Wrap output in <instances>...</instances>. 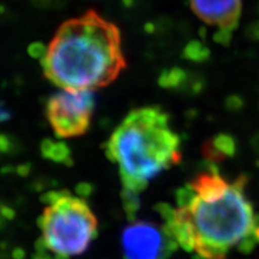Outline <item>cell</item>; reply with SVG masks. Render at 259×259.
Returning <instances> with one entry per match:
<instances>
[{"mask_svg": "<svg viewBox=\"0 0 259 259\" xmlns=\"http://www.w3.org/2000/svg\"><path fill=\"white\" fill-rule=\"evenodd\" d=\"M246 184L245 176L238 177L211 200L199 198L187 185L177 192L176 209L161 204L158 212L178 246L200 259H226L231 248L252 238L257 215L246 198Z\"/></svg>", "mask_w": 259, "mask_h": 259, "instance_id": "cell-1", "label": "cell"}, {"mask_svg": "<svg viewBox=\"0 0 259 259\" xmlns=\"http://www.w3.org/2000/svg\"><path fill=\"white\" fill-rule=\"evenodd\" d=\"M41 66L61 89L94 92L107 87L126 67L120 30L95 11L69 19L48 44Z\"/></svg>", "mask_w": 259, "mask_h": 259, "instance_id": "cell-2", "label": "cell"}, {"mask_svg": "<svg viewBox=\"0 0 259 259\" xmlns=\"http://www.w3.org/2000/svg\"><path fill=\"white\" fill-rule=\"evenodd\" d=\"M106 155L118 166L124 190L141 193L162 171L181 160L180 137L161 107L130 112L106 143Z\"/></svg>", "mask_w": 259, "mask_h": 259, "instance_id": "cell-3", "label": "cell"}, {"mask_svg": "<svg viewBox=\"0 0 259 259\" xmlns=\"http://www.w3.org/2000/svg\"><path fill=\"white\" fill-rule=\"evenodd\" d=\"M38 218L41 238L35 250L53 259H70L88 250L97 236V219L88 203L69 191H52Z\"/></svg>", "mask_w": 259, "mask_h": 259, "instance_id": "cell-4", "label": "cell"}, {"mask_svg": "<svg viewBox=\"0 0 259 259\" xmlns=\"http://www.w3.org/2000/svg\"><path fill=\"white\" fill-rule=\"evenodd\" d=\"M94 108L93 90L61 89L48 99L46 115L57 137L74 138L89 130Z\"/></svg>", "mask_w": 259, "mask_h": 259, "instance_id": "cell-5", "label": "cell"}, {"mask_svg": "<svg viewBox=\"0 0 259 259\" xmlns=\"http://www.w3.org/2000/svg\"><path fill=\"white\" fill-rule=\"evenodd\" d=\"M177 247L166 225L158 227L148 221H135L121 234L125 259H168Z\"/></svg>", "mask_w": 259, "mask_h": 259, "instance_id": "cell-6", "label": "cell"}, {"mask_svg": "<svg viewBox=\"0 0 259 259\" xmlns=\"http://www.w3.org/2000/svg\"><path fill=\"white\" fill-rule=\"evenodd\" d=\"M191 9L202 21L219 29L234 31L241 15V0H190Z\"/></svg>", "mask_w": 259, "mask_h": 259, "instance_id": "cell-7", "label": "cell"}, {"mask_svg": "<svg viewBox=\"0 0 259 259\" xmlns=\"http://www.w3.org/2000/svg\"><path fill=\"white\" fill-rule=\"evenodd\" d=\"M229 184L231 183L220 176L218 168L211 166L209 170L202 171L198 176L194 177L189 186L199 198L211 200L223 196L229 187Z\"/></svg>", "mask_w": 259, "mask_h": 259, "instance_id": "cell-8", "label": "cell"}, {"mask_svg": "<svg viewBox=\"0 0 259 259\" xmlns=\"http://www.w3.org/2000/svg\"><path fill=\"white\" fill-rule=\"evenodd\" d=\"M235 151L236 143L231 135H218L203 144V155L211 163H218L226 158L233 157Z\"/></svg>", "mask_w": 259, "mask_h": 259, "instance_id": "cell-9", "label": "cell"}, {"mask_svg": "<svg viewBox=\"0 0 259 259\" xmlns=\"http://www.w3.org/2000/svg\"><path fill=\"white\" fill-rule=\"evenodd\" d=\"M41 153L45 158L56 162V163H72L70 148L63 142L45 139L41 144Z\"/></svg>", "mask_w": 259, "mask_h": 259, "instance_id": "cell-10", "label": "cell"}, {"mask_svg": "<svg viewBox=\"0 0 259 259\" xmlns=\"http://www.w3.org/2000/svg\"><path fill=\"white\" fill-rule=\"evenodd\" d=\"M184 57L189 60L196 61V63H202L210 57V51L200 41L193 40L189 42L184 50Z\"/></svg>", "mask_w": 259, "mask_h": 259, "instance_id": "cell-11", "label": "cell"}, {"mask_svg": "<svg viewBox=\"0 0 259 259\" xmlns=\"http://www.w3.org/2000/svg\"><path fill=\"white\" fill-rule=\"evenodd\" d=\"M186 79V73L179 67L167 70L160 77V84L163 88H176L183 84Z\"/></svg>", "mask_w": 259, "mask_h": 259, "instance_id": "cell-12", "label": "cell"}, {"mask_svg": "<svg viewBox=\"0 0 259 259\" xmlns=\"http://www.w3.org/2000/svg\"><path fill=\"white\" fill-rule=\"evenodd\" d=\"M122 198H124V208L127 213V218H135L139 209V199L138 193L131 192V191L124 190L122 191Z\"/></svg>", "mask_w": 259, "mask_h": 259, "instance_id": "cell-13", "label": "cell"}, {"mask_svg": "<svg viewBox=\"0 0 259 259\" xmlns=\"http://www.w3.org/2000/svg\"><path fill=\"white\" fill-rule=\"evenodd\" d=\"M233 31L227 30V29H219L218 31L213 34V40L218 44L223 45V46H228L232 41Z\"/></svg>", "mask_w": 259, "mask_h": 259, "instance_id": "cell-14", "label": "cell"}, {"mask_svg": "<svg viewBox=\"0 0 259 259\" xmlns=\"http://www.w3.org/2000/svg\"><path fill=\"white\" fill-rule=\"evenodd\" d=\"M46 51H47V47L44 46V45L40 44V42H35V44H32L28 50L29 54H30L32 58H38L40 60L44 58Z\"/></svg>", "mask_w": 259, "mask_h": 259, "instance_id": "cell-15", "label": "cell"}, {"mask_svg": "<svg viewBox=\"0 0 259 259\" xmlns=\"http://www.w3.org/2000/svg\"><path fill=\"white\" fill-rule=\"evenodd\" d=\"M246 35L251 40L259 41V21L248 25L247 29H246Z\"/></svg>", "mask_w": 259, "mask_h": 259, "instance_id": "cell-16", "label": "cell"}, {"mask_svg": "<svg viewBox=\"0 0 259 259\" xmlns=\"http://www.w3.org/2000/svg\"><path fill=\"white\" fill-rule=\"evenodd\" d=\"M10 118H11V113L6 108L4 102L0 101V122L8 121L10 120Z\"/></svg>", "mask_w": 259, "mask_h": 259, "instance_id": "cell-17", "label": "cell"}, {"mask_svg": "<svg viewBox=\"0 0 259 259\" xmlns=\"http://www.w3.org/2000/svg\"><path fill=\"white\" fill-rule=\"evenodd\" d=\"M241 100L240 97L236 96H231L228 100V106L231 107V109H239L241 107Z\"/></svg>", "mask_w": 259, "mask_h": 259, "instance_id": "cell-18", "label": "cell"}, {"mask_svg": "<svg viewBox=\"0 0 259 259\" xmlns=\"http://www.w3.org/2000/svg\"><path fill=\"white\" fill-rule=\"evenodd\" d=\"M10 148L9 138L4 135H0V153H6Z\"/></svg>", "mask_w": 259, "mask_h": 259, "instance_id": "cell-19", "label": "cell"}, {"mask_svg": "<svg viewBox=\"0 0 259 259\" xmlns=\"http://www.w3.org/2000/svg\"><path fill=\"white\" fill-rule=\"evenodd\" d=\"M253 236L254 239L259 242V216H255V222L253 227Z\"/></svg>", "mask_w": 259, "mask_h": 259, "instance_id": "cell-20", "label": "cell"}]
</instances>
